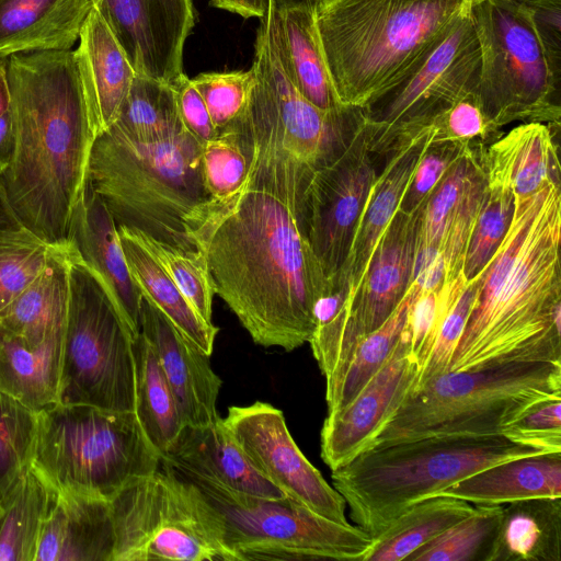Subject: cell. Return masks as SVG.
I'll return each mask as SVG.
<instances>
[{"label":"cell","instance_id":"cell-1","mask_svg":"<svg viewBox=\"0 0 561 561\" xmlns=\"http://www.w3.org/2000/svg\"><path fill=\"white\" fill-rule=\"evenodd\" d=\"M254 157L229 201L208 203L188 232L217 294L253 342L291 352L309 342L329 283L308 242L306 191L313 170L264 117L249 122Z\"/></svg>","mask_w":561,"mask_h":561},{"label":"cell","instance_id":"cell-2","mask_svg":"<svg viewBox=\"0 0 561 561\" xmlns=\"http://www.w3.org/2000/svg\"><path fill=\"white\" fill-rule=\"evenodd\" d=\"M561 179L515 197L506 233L476 277L450 370L561 364Z\"/></svg>","mask_w":561,"mask_h":561},{"label":"cell","instance_id":"cell-3","mask_svg":"<svg viewBox=\"0 0 561 561\" xmlns=\"http://www.w3.org/2000/svg\"><path fill=\"white\" fill-rule=\"evenodd\" d=\"M8 81L14 144L2 176L9 201L26 229L67 245L95 139L72 49L12 55Z\"/></svg>","mask_w":561,"mask_h":561},{"label":"cell","instance_id":"cell-4","mask_svg":"<svg viewBox=\"0 0 561 561\" xmlns=\"http://www.w3.org/2000/svg\"><path fill=\"white\" fill-rule=\"evenodd\" d=\"M471 0H322L314 23L340 102L365 107L457 19Z\"/></svg>","mask_w":561,"mask_h":561},{"label":"cell","instance_id":"cell-5","mask_svg":"<svg viewBox=\"0 0 561 561\" xmlns=\"http://www.w3.org/2000/svg\"><path fill=\"white\" fill-rule=\"evenodd\" d=\"M202 153L203 145L188 130L140 144L105 129L92 144L87 179L117 227L197 250L188 225L210 201Z\"/></svg>","mask_w":561,"mask_h":561},{"label":"cell","instance_id":"cell-6","mask_svg":"<svg viewBox=\"0 0 561 561\" xmlns=\"http://www.w3.org/2000/svg\"><path fill=\"white\" fill-rule=\"evenodd\" d=\"M469 14L480 46L477 93L491 125L559 127L561 0H471Z\"/></svg>","mask_w":561,"mask_h":561},{"label":"cell","instance_id":"cell-7","mask_svg":"<svg viewBox=\"0 0 561 561\" xmlns=\"http://www.w3.org/2000/svg\"><path fill=\"white\" fill-rule=\"evenodd\" d=\"M546 454L503 435L428 436L371 447L332 470L351 518L373 538L409 506L495 463Z\"/></svg>","mask_w":561,"mask_h":561},{"label":"cell","instance_id":"cell-8","mask_svg":"<svg viewBox=\"0 0 561 561\" xmlns=\"http://www.w3.org/2000/svg\"><path fill=\"white\" fill-rule=\"evenodd\" d=\"M554 398H561V364L449 370L412 392L370 448L428 436L502 435L514 421Z\"/></svg>","mask_w":561,"mask_h":561},{"label":"cell","instance_id":"cell-9","mask_svg":"<svg viewBox=\"0 0 561 561\" xmlns=\"http://www.w3.org/2000/svg\"><path fill=\"white\" fill-rule=\"evenodd\" d=\"M36 417L31 467L57 491L110 500L161 462L135 411L57 402Z\"/></svg>","mask_w":561,"mask_h":561},{"label":"cell","instance_id":"cell-10","mask_svg":"<svg viewBox=\"0 0 561 561\" xmlns=\"http://www.w3.org/2000/svg\"><path fill=\"white\" fill-rule=\"evenodd\" d=\"M112 561H238L218 510L192 481L161 460L110 500Z\"/></svg>","mask_w":561,"mask_h":561},{"label":"cell","instance_id":"cell-11","mask_svg":"<svg viewBox=\"0 0 561 561\" xmlns=\"http://www.w3.org/2000/svg\"><path fill=\"white\" fill-rule=\"evenodd\" d=\"M68 284L59 402L134 411L135 337L102 278L70 244Z\"/></svg>","mask_w":561,"mask_h":561},{"label":"cell","instance_id":"cell-12","mask_svg":"<svg viewBox=\"0 0 561 561\" xmlns=\"http://www.w3.org/2000/svg\"><path fill=\"white\" fill-rule=\"evenodd\" d=\"M192 482L220 513L226 543L238 561H362L373 542L362 528L324 518L287 497L263 499Z\"/></svg>","mask_w":561,"mask_h":561},{"label":"cell","instance_id":"cell-13","mask_svg":"<svg viewBox=\"0 0 561 561\" xmlns=\"http://www.w3.org/2000/svg\"><path fill=\"white\" fill-rule=\"evenodd\" d=\"M470 7V5H469ZM480 46L469 8L386 90L362 107L375 154L477 89Z\"/></svg>","mask_w":561,"mask_h":561},{"label":"cell","instance_id":"cell-14","mask_svg":"<svg viewBox=\"0 0 561 561\" xmlns=\"http://www.w3.org/2000/svg\"><path fill=\"white\" fill-rule=\"evenodd\" d=\"M275 16L276 9L268 4L255 41L253 93L272 116L284 146L314 171L347 147L365 113L352 105L323 111L297 91L277 51Z\"/></svg>","mask_w":561,"mask_h":561},{"label":"cell","instance_id":"cell-15","mask_svg":"<svg viewBox=\"0 0 561 561\" xmlns=\"http://www.w3.org/2000/svg\"><path fill=\"white\" fill-rule=\"evenodd\" d=\"M374 154L365 118L347 147L311 174L306 191V232L329 287L347 257L359 215L378 175Z\"/></svg>","mask_w":561,"mask_h":561},{"label":"cell","instance_id":"cell-16","mask_svg":"<svg viewBox=\"0 0 561 561\" xmlns=\"http://www.w3.org/2000/svg\"><path fill=\"white\" fill-rule=\"evenodd\" d=\"M222 423L251 466L287 499L340 524H348L343 496L306 458L282 410L255 401L231 405Z\"/></svg>","mask_w":561,"mask_h":561},{"label":"cell","instance_id":"cell-17","mask_svg":"<svg viewBox=\"0 0 561 561\" xmlns=\"http://www.w3.org/2000/svg\"><path fill=\"white\" fill-rule=\"evenodd\" d=\"M424 204L412 213L397 209L378 240L356 290L344 304L346 313L341 334L321 371L325 393L339 381L357 342L378 329L407 294L412 282Z\"/></svg>","mask_w":561,"mask_h":561},{"label":"cell","instance_id":"cell-18","mask_svg":"<svg viewBox=\"0 0 561 561\" xmlns=\"http://www.w3.org/2000/svg\"><path fill=\"white\" fill-rule=\"evenodd\" d=\"M417 375L401 334L388 360L358 393L343 408L328 412L320 442L321 458L331 471L370 448L414 391Z\"/></svg>","mask_w":561,"mask_h":561},{"label":"cell","instance_id":"cell-19","mask_svg":"<svg viewBox=\"0 0 561 561\" xmlns=\"http://www.w3.org/2000/svg\"><path fill=\"white\" fill-rule=\"evenodd\" d=\"M136 75L171 84L195 23L192 0H95Z\"/></svg>","mask_w":561,"mask_h":561},{"label":"cell","instance_id":"cell-20","mask_svg":"<svg viewBox=\"0 0 561 561\" xmlns=\"http://www.w3.org/2000/svg\"><path fill=\"white\" fill-rule=\"evenodd\" d=\"M139 332L154 350L175 397L185 426H207L217 421V399L222 380L209 355L184 337L148 298L142 296Z\"/></svg>","mask_w":561,"mask_h":561},{"label":"cell","instance_id":"cell-21","mask_svg":"<svg viewBox=\"0 0 561 561\" xmlns=\"http://www.w3.org/2000/svg\"><path fill=\"white\" fill-rule=\"evenodd\" d=\"M68 243L102 278L136 339L139 334L142 294L128 270L115 220L88 179L71 211Z\"/></svg>","mask_w":561,"mask_h":561},{"label":"cell","instance_id":"cell-22","mask_svg":"<svg viewBox=\"0 0 561 561\" xmlns=\"http://www.w3.org/2000/svg\"><path fill=\"white\" fill-rule=\"evenodd\" d=\"M428 141L430 130L423 127L397 137L386 153L387 163L370 188L356 225L350 252L333 282L348 293L347 301L356 290L378 240L399 208Z\"/></svg>","mask_w":561,"mask_h":561},{"label":"cell","instance_id":"cell-23","mask_svg":"<svg viewBox=\"0 0 561 561\" xmlns=\"http://www.w3.org/2000/svg\"><path fill=\"white\" fill-rule=\"evenodd\" d=\"M161 460L192 481L256 497H286L251 466L220 416L207 426H184Z\"/></svg>","mask_w":561,"mask_h":561},{"label":"cell","instance_id":"cell-24","mask_svg":"<svg viewBox=\"0 0 561 561\" xmlns=\"http://www.w3.org/2000/svg\"><path fill=\"white\" fill-rule=\"evenodd\" d=\"M72 53L96 137L116 121L136 72L96 4Z\"/></svg>","mask_w":561,"mask_h":561},{"label":"cell","instance_id":"cell-25","mask_svg":"<svg viewBox=\"0 0 561 561\" xmlns=\"http://www.w3.org/2000/svg\"><path fill=\"white\" fill-rule=\"evenodd\" d=\"M114 529L106 499L57 491L35 561H112Z\"/></svg>","mask_w":561,"mask_h":561},{"label":"cell","instance_id":"cell-26","mask_svg":"<svg viewBox=\"0 0 561 561\" xmlns=\"http://www.w3.org/2000/svg\"><path fill=\"white\" fill-rule=\"evenodd\" d=\"M95 0H0V59L71 50Z\"/></svg>","mask_w":561,"mask_h":561},{"label":"cell","instance_id":"cell-27","mask_svg":"<svg viewBox=\"0 0 561 561\" xmlns=\"http://www.w3.org/2000/svg\"><path fill=\"white\" fill-rule=\"evenodd\" d=\"M434 496H450L473 505H504L561 497V453L537 454L484 468Z\"/></svg>","mask_w":561,"mask_h":561},{"label":"cell","instance_id":"cell-28","mask_svg":"<svg viewBox=\"0 0 561 561\" xmlns=\"http://www.w3.org/2000/svg\"><path fill=\"white\" fill-rule=\"evenodd\" d=\"M117 230L128 270L142 296L161 310L184 337L210 356L219 329L197 313L135 229L119 226Z\"/></svg>","mask_w":561,"mask_h":561},{"label":"cell","instance_id":"cell-29","mask_svg":"<svg viewBox=\"0 0 561 561\" xmlns=\"http://www.w3.org/2000/svg\"><path fill=\"white\" fill-rule=\"evenodd\" d=\"M275 41L289 80L306 100L323 111L344 106L328 72L313 10H276Z\"/></svg>","mask_w":561,"mask_h":561},{"label":"cell","instance_id":"cell-30","mask_svg":"<svg viewBox=\"0 0 561 561\" xmlns=\"http://www.w3.org/2000/svg\"><path fill=\"white\" fill-rule=\"evenodd\" d=\"M62 335L30 345L0 325V391L34 412L59 402Z\"/></svg>","mask_w":561,"mask_h":561},{"label":"cell","instance_id":"cell-31","mask_svg":"<svg viewBox=\"0 0 561 561\" xmlns=\"http://www.w3.org/2000/svg\"><path fill=\"white\" fill-rule=\"evenodd\" d=\"M68 250L60 247L43 272L0 314V325L30 345L64 332L68 304Z\"/></svg>","mask_w":561,"mask_h":561},{"label":"cell","instance_id":"cell-32","mask_svg":"<svg viewBox=\"0 0 561 561\" xmlns=\"http://www.w3.org/2000/svg\"><path fill=\"white\" fill-rule=\"evenodd\" d=\"M508 178L515 197L529 196L551 179H561L558 149L545 123L528 122L484 148Z\"/></svg>","mask_w":561,"mask_h":561},{"label":"cell","instance_id":"cell-33","mask_svg":"<svg viewBox=\"0 0 561 561\" xmlns=\"http://www.w3.org/2000/svg\"><path fill=\"white\" fill-rule=\"evenodd\" d=\"M471 503L450 496H431L402 512L373 542L362 561H401L448 527L470 515Z\"/></svg>","mask_w":561,"mask_h":561},{"label":"cell","instance_id":"cell-34","mask_svg":"<svg viewBox=\"0 0 561 561\" xmlns=\"http://www.w3.org/2000/svg\"><path fill=\"white\" fill-rule=\"evenodd\" d=\"M57 496L30 467L0 503V561H35L42 527Z\"/></svg>","mask_w":561,"mask_h":561},{"label":"cell","instance_id":"cell-35","mask_svg":"<svg viewBox=\"0 0 561 561\" xmlns=\"http://www.w3.org/2000/svg\"><path fill=\"white\" fill-rule=\"evenodd\" d=\"M560 500L536 499L503 505L496 561H560Z\"/></svg>","mask_w":561,"mask_h":561},{"label":"cell","instance_id":"cell-36","mask_svg":"<svg viewBox=\"0 0 561 561\" xmlns=\"http://www.w3.org/2000/svg\"><path fill=\"white\" fill-rule=\"evenodd\" d=\"M136 364L135 413L148 439L162 456L185 426L157 354L139 332L134 342Z\"/></svg>","mask_w":561,"mask_h":561},{"label":"cell","instance_id":"cell-37","mask_svg":"<svg viewBox=\"0 0 561 561\" xmlns=\"http://www.w3.org/2000/svg\"><path fill=\"white\" fill-rule=\"evenodd\" d=\"M135 142L154 144L187 130L171 84L136 75L116 121L107 128Z\"/></svg>","mask_w":561,"mask_h":561},{"label":"cell","instance_id":"cell-38","mask_svg":"<svg viewBox=\"0 0 561 561\" xmlns=\"http://www.w3.org/2000/svg\"><path fill=\"white\" fill-rule=\"evenodd\" d=\"M503 505H474L473 512L445 529L408 561H496Z\"/></svg>","mask_w":561,"mask_h":561},{"label":"cell","instance_id":"cell-39","mask_svg":"<svg viewBox=\"0 0 561 561\" xmlns=\"http://www.w3.org/2000/svg\"><path fill=\"white\" fill-rule=\"evenodd\" d=\"M245 113L203 145V175L210 204L232 198L249 176L254 140Z\"/></svg>","mask_w":561,"mask_h":561},{"label":"cell","instance_id":"cell-40","mask_svg":"<svg viewBox=\"0 0 561 561\" xmlns=\"http://www.w3.org/2000/svg\"><path fill=\"white\" fill-rule=\"evenodd\" d=\"M485 188L462 265L467 282L485 267L502 242L514 211V193L503 170L484 156Z\"/></svg>","mask_w":561,"mask_h":561},{"label":"cell","instance_id":"cell-41","mask_svg":"<svg viewBox=\"0 0 561 561\" xmlns=\"http://www.w3.org/2000/svg\"><path fill=\"white\" fill-rule=\"evenodd\" d=\"M410 299L408 289L391 316L357 342L339 381L325 393L328 412L346 405L388 360L401 337Z\"/></svg>","mask_w":561,"mask_h":561},{"label":"cell","instance_id":"cell-42","mask_svg":"<svg viewBox=\"0 0 561 561\" xmlns=\"http://www.w3.org/2000/svg\"><path fill=\"white\" fill-rule=\"evenodd\" d=\"M59 248L25 227L0 229V314L43 272Z\"/></svg>","mask_w":561,"mask_h":561},{"label":"cell","instance_id":"cell-43","mask_svg":"<svg viewBox=\"0 0 561 561\" xmlns=\"http://www.w3.org/2000/svg\"><path fill=\"white\" fill-rule=\"evenodd\" d=\"M36 412L0 391V503L31 467Z\"/></svg>","mask_w":561,"mask_h":561},{"label":"cell","instance_id":"cell-44","mask_svg":"<svg viewBox=\"0 0 561 561\" xmlns=\"http://www.w3.org/2000/svg\"><path fill=\"white\" fill-rule=\"evenodd\" d=\"M136 231L197 313L213 323L215 287L204 255L198 250H183Z\"/></svg>","mask_w":561,"mask_h":561},{"label":"cell","instance_id":"cell-45","mask_svg":"<svg viewBox=\"0 0 561 561\" xmlns=\"http://www.w3.org/2000/svg\"><path fill=\"white\" fill-rule=\"evenodd\" d=\"M476 294L477 278L467 282L461 273L455 279L453 291L438 321L428 358L419 371L414 391L426 381L450 370Z\"/></svg>","mask_w":561,"mask_h":561},{"label":"cell","instance_id":"cell-46","mask_svg":"<svg viewBox=\"0 0 561 561\" xmlns=\"http://www.w3.org/2000/svg\"><path fill=\"white\" fill-rule=\"evenodd\" d=\"M485 188L484 161L469 180L445 228L438 252L444 263V283L462 273V265Z\"/></svg>","mask_w":561,"mask_h":561},{"label":"cell","instance_id":"cell-47","mask_svg":"<svg viewBox=\"0 0 561 561\" xmlns=\"http://www.w3.org/2000/svg\"><path fill=\"white\" fill-rule=\"evenodd\" d=\"M191 80L204 99L217 133L245 113L255 76L250 68L247 71L204 72Z\"/></svg>","mask_w":561,"mask_h":561},{"label":"cell","instance_id":"cell-48","mask_svg":"<svg viewBox=\"0 0 561 561\" xmlns=\"http://www.w3.org/2000/svg\"><path fill=\"white\" fill-rule=\"evenodd\" d=\"M426 127L431 141L484 145L485 140H495L499 134L482 111L477 89L435 115Z\"/></svg>","mask_w":561,"mask_h":561},{"label":"cell","instance_id":"cell-49","mask_svg":"<svg viewBox=\"0 0 561 561\" xmlns=\"http://www.w3.org/2000/svg\"><path fill=\"white\" fill-rule=\"evenodd\" d=\"M470 144L428 141L413 171L399 208L412 213L427 199L440 179Z\"/></svg>","mask_w":561,"mask_h":561},{"label":"cell","instance_id":"cell-50","mask_svg":"<svg viewBox=\"0 0 561 561\" xmlns=\"http://www.w3.org/2000/svg\"><path fill=\"white\" fill-rule=\"evenodd\" d=\"M561 398L546 400L514 421L502 435L538 451L561 453Z\"/></svg>","mask_w":561,"mask_h":561},{"label":"cell","instance_id":"cell-51","mask_svg":"<svg viewBox=\"0 0 561 561\" xmlns=\"http://www.w3.org/2000/svg\"><path fill=\"white\" fill-rule=\"evenodd\" d=\"M184 127L202 144L213 139L216 129L208 108L192 80L184 73L171 83Z\"/></svg>","mask_w":561,"mask_h":561},{"label":"cell","instance_id":"cell-52","mask_svg":"<svg viewBox=\"0 0 561 561\" xmlns=\"http://www.w3.org/2000/svg\"><path fill=\"white\" fill-rule=\"evenodd\" d=\"M14 144L11 96L8 81V59H0V172L7 169Z\"/></svg>","mask_w":561,"mask_h":561},{"label":"cell","instance_id":"cell-53","mask_svg":"<svg viewBox=\"0 0 561 561\" xmlns=\"http://www.w3.org/2000/svg\"><path fill=\"white\" fill-rule=\"evenodd\" d=\"M210 3L245 19H262L268 9L270 0H210Z\"/></svg>","mask_w":561,"mask_h":561},{"label":"cell","instance_id":"cell-54","mask_svg":"<svg viewBox=\"0 0 561 561\" xmlns=\"http://www.w3.org/2000/svg\"><path fill=\"white\" fill-rule=\"evenodd\" d=\"M24 227L13 210L0 172V229Z\"/></svg>","mask_w":561,"mask_h":561},{"label":"cell","instance_id":"cell-55","mask_svg":"<svg viewBox=\"0 0 561 561\" xmlns=\"http://www.w3.org/2000/svg\"><path fill=\"white\" fill-rule=\"evenodd\" d=\"M319 0H270L271 5L282 11L291 8H305L314 10Z\"/></svg>","mask_w":561,"mask_h":561},{"label":"cell","instance_id":"cell-56","mask_svg":"<svg viewBox=\"0 0 561 561\" xmlns=\"http://www.w3.org/2000/svg\"><path fill=\"white\" fill-rule=\"evenodd\" d=\"M320 1H322V0H319V1H318V3H319ZM318 3H317V4H318Z\"/></svg>","mask_w":561,"mask_h":561},{"label":"cell","instance_id":"cell-57","mask_svg":"<svg viewBox=\"0 0 561 561\" xmlns=\"http://www.w3.org/2000/svg\"><path fill=\"white\" fill-rule=\"evenodd\" d=\"M519 1H523V0H519Z\"/></svg>","mask_w":561,"mask_h":561},{"label":"cell","instance_id":"cell-58","mask_svg":"<svg viewBox=\"0 0 561 561\" xmlns=\"http://www.w3.org/2000/svg\"><path fill=\"white\" fill-rule=\"evenodd\" d=\"M1 508V507H0Z\"/></svg>","mask_w":561,"mask_h":561}]
</instances>
